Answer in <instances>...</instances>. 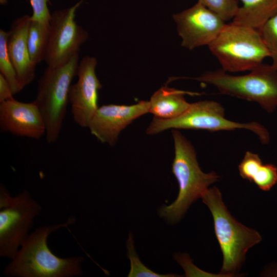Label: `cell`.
<instances>
[{"label":"cell","mask_w":277,"mask_h":277,"mask_svg":"<svg viewBox=\"0 0 277 277\" xmlns=\"http://www.w3.org/2000/svg\"><path fill=\"white\" fill-rule=\"evenodd\" d=\"M83 0L73 6L55 10L50 20V37L45 61L55 66L78 53L81 46L88 38L87 32L75 19L77 8Z\"/></svg>","instance_id":"9"},{"label":"cell","mask_w":277,"mask_h":277,"mask_svg":"<svg viewBox=\"0 0 277 277\" xmlns=\"http://www.w3.org/2000/svg\"><path fill=\"white\" fill-rule=\"evenodd\" d=\"M263 274L267 276H277V264L270 265L264 270Z\"/></svg>","instance_id":"26"},{"label":"cell","mask_w":277,"mask_h":277,"mask_svg":"<svg viewBox=\"0 0 277 277\" xmlns=\"http://www.w3.org/2000/svg\"><path fill=\"white\" fill-rule=\"evenodd\" d=\"M175 259L182 266L185 271L186 276H216L215 274H212L208 272H204L195 266L191 260L187 255L183 254H176L174 255Z\"/></svg>","instance_id":"24"},{"label":"cell","mask_w":277,"mask_h":277,"mask_svg":"<svg viewBox=\"0 0 277 277\" xmlns=\"http://www.w3.org/2000/svg\"><path fill=\"white\" fill-rule=\"evenodd\" d=\"M226 22L234 17L239 8L237 0H198Z\"/></svg>","instance_id":"22"},{"label":"cell","mask_w":277,"mask_h":277,"mask_svg":"<svg viewBox=\"0 0 277 277\" xmlns=\"http://www.w3.org/2000/svg\"><path fill=\"white\" fill-rule=\"evenodd\" d=\"M246 74L233 75L222 69L194 79L213 86L222 93L255 102L268 113L277 108V69L263 63Z\"/></svg>","instance_id":"6"},{"label":"cell","mask_w":277,"mask_h":277,"mask_svg":"<svg viewBox=\"0 0 277 277\" xmlns=\"http://www.w3.org/2000/svg\"><path fill=\"white\" fill-rule=\"evenodd\" d=\"M5 1L7 2V0H5ZM1 4H4V3H5L4 0H1Z\"/></svg>","instance_id":"27"},{"label":"cell","mask_w":277,"mask_h":277,"mask_svg":"<svg viewBox=\"0 0 277 277\" xmlns=\"http://www.w3.org/2000/svg\"><path fill=\"white\" fill-rule=\"evenodd\" d=\"M97 64L92 56L84 57L78 64L77 81L71 86L69 103L73 118L79 126L87 128L94 113L98 108V91L102 85L95 73Z\"/></svg>","instance_id":"11"},{"label":"cell","mask_w":277,"mask_h":277,"mask_svg":"<svg viewBox=\"0 0 277 277\" xmlns=\"http://www.w3.org/2000/svg\"><path fill=\"white\" fill-rule=\"evenodd\" d=\"M127 256L130 261L129 277H173L179 276L174 274H162L156 273L145 266L140 261L134 249L132 234L129 233L127 241Z\"/></svg>","instance_id":"20"},{"label":"cell","mask_w":277,"mask_h":277,"mask_svg":"<svg viewBox=\"0 0 277 277\" xmlns=\"http://www.w3.org/2000/svg\"><path fill=\"white\" fill-rule=\"evenodd\" d=\"M13 95L9 84L0 73V103L13 98Z\"/></svg>","instance_id":"25"},{"label":"cell","mask_w":277,"mask_h":277,"mask_svg":"<svg viewBox=\"0 0 277 277\" xmlns=\"http://www.w3.org/2000/svg\"><path fill=\"white\" fill-rule=\"evenodd\" d=\"M0 128L2 132L36 140L46 134L45 121L35 102L24 103L13 97L0 103Z\"/></svg>","instance_id":"13"},{"label":"cell","mask_w":277,"mask_h":277,"mask_svg":"<svg viewBox=\"0 0 277 277\" xmlns=\"http://www.w3.org/2000/svg\"><path fill=\"white\" fill-rule=\"evenodd\" d=\"M238 169L241 177L254 183L260 189L269 191L277 183V167L264 164L259 155L246 152Z\"/></svg>","instance_id":"16"},{"label":"cell","mask_w":277,"mask_h":277,"mask_svg":"<svg viewBox=\"0 0 277 277\" xmlns=\"http://www.w3.org/2000/svg\"><path fill=\"white\" fill-rule=\"evenodd\" d=\"M192 93L163 86L155 92L149 102V113L162 120H171L184 113L190 103L184 97Z\"/></svg>","instance_id":"15"},{"label":"cell","mask_w":277,"mask_h":277,"mask_svg":"<svg viewBox=\"0 0 277 277\" xmlns=\"http://www.w3.org/2000/svg\"><path fill=\"white\" fill-rule=\"evenodd\" d=\"M183 47L192 50L208 46L226 24L220 15L198 2L173 15Z\"/></svg>","instance_id":"10"},{"label":"cell","mask_w":277,"mask_h":277,"mask_svg":"<svg viewBox=\"0 0 277 277\" xmlns=\"http://www.w3.org/2000/svg\"><path fill=\"white\" fill-rule=\"evenodd\" d=\"M259 31L271 59V65L277 69V14L266 22Z\"/></svg>","instance_id":"21"},{"label":"cell","mask_w":277,"mask_h":277,"mask_svg":"<svg viewBox=\"0 0 277 277\" xmlns=\"http://www.w3.org/2000/svg\"><path fill=\"white\" fill-rule=\"evenodd\" d=\"M8 32L0 30V73L2 74L10 85L13 95L20 91L17 74L14 65L10 59L7 48Z\"/></svg>","instance_id":"19"},{"label":"cell","mask_w":277,"mask_h":277,"mask_svg":"<svg viewBox=\"0 0 277 277\" xmlns=\"http://www.w3.org/2000/svg\"><path fill=\"white\" fill-rule=\"evenodd\" d=\"M232 21L259 30L270 18L277 14V0H240Z\"/></svg>","instance_id":"17"},{"label":"cell","mask_w":277,"mask_h":277,"mask_svg":"<svg viewBox=\"0 0 277 277\" xmlns=\"http://www.w3.org/2000/svg\"><path fill=\"white\" fill-rule=\"evenodd\" d=\"M202 199L212 215L215 234L223 256L220 273L224 276H235L248 250L260 243L262 236L257 231L243 225L232 216L217 187L208 188Z\"/></svg>","instance_id":"3"},{"label":"cell","mask_w":277,"mask_h":277,"mask_svg":"<svg viewBox=\"0 0 277 277\" xmlns=\"http://www.w3.org/2000/svg\"><path fill=\"white\" fill-rule=\"evenodd\" d=\"M174 157L172 172L179 185L176 200L159 210L161 217L173 223L179 221L190 206L202 197L220 176L214 171L205 173L197 162L195 151L190 142L177 129H172Z\"/></svg>","instance_id":"2"},{"label":"cell","mask_w":277,"mask_h":277,"mask_svg":"<svg viewBox=\"0 0 277 277\" xmlns=\"http://www.w3.org/2000/svg\"><path fill=\"white\" fill-rule=\"evenodd\" d=\"M49 0H30L33 10L31 19L44 24H49L51 14L47 6Z\"/></svg>","instance_id":"23"},{"label":"cell","mask_w":277,"mask_h":277,"mask_svg":"<svg viewBox=\"0 0 277 277\" xmlns=\"http://www.w3.org/2000/svg\"><path fill=\"white\" fill-rule=\"evenodd\" d=\"M50 23L31 20L29 24L27 45L32 63L36 66L45 61L50 37Z\"/></svg>","instance_id":"18"},{"label":"cell","mask_w":277,"mask_h":277,"mask_svg":"<svg viewBox=\"0 0 277 277\" xmlns=\"http://www.w3.org/2000/svg\"><path fill=\"white\" fill-rule=\"evenodd\" d=\"M31 16L25 15L15 19L8 32L7 48L14 65L21 90L35 77V65L31 61L27 35Z\"/></svg>","instance_id":"14"},{"label":"cell","mask_w":277,"mask_h":277,"mask_svg":"<svg viewBox=\"0 0 277 277\" xmlns=\"http://www.w3.org/2000/svg\"><path fill=\"white\" fill-rule=\"evenodd\" d=\"M78 53L55 66H48L38 80L34 101L39 109L46 125L48 143L57 141L61 133L69 103L71 82L77 75Z\"/></svg>","instance_id":"4"},{"label":"cell","mask_w":277,"mask_h":277,"mask_svg":"<svg viewBox=\"0 0 277 277\" xmlns=\"http://www.w3.org/2000/svg\"><path fill=\"white\" fill-rule=\"evenodd\" d=\"M70 216L62 224L42 226L29 234L15 255L5 267L4 274L10 277H73L82 275L84 258H62L49 249L47 239L53 231L75 222Z\"/></svg>","instance_id":"1"},{"label":"cell","mask_w":277,"mask_h":277,"mask_svg":"<svg viewBox=\"0 0 277 277\" xmlns=\"http://www.w3.org/2000/svg\"><path fill=\"white\" fill-rule=\"evenodd\" d=\"M169 129L212 132L244 129L254 133L263 144H267L270 141L269 132L264 126L256 122L241 123L227 119L224 107L213 101L190 103L184 113L173 119L162 120L154 117L146 129V133L154 135Z\"/></svg>","instance_id":"7"},{"label":"cell","mask_w":277,"mask_h":277,"mask_svg":"<svg viewBox=\"0 0 277 277\" xmlns=\"http://www.w3.org/2000/svg\"><path fill=\"white\" fill-rule=\"evenodd\" d=\"M208 47L227 72L251 71L269 57L259 30L233 21Z\"/></svg>","instance_id":"5"},{"label":"cell","mask_w":277,"mask_h":277,"mask_svg":"<svg viewBox=\"0 0 277 277\" xmlns=\"http://www.w3.org/2000/svg\"><path fill=\"white\" fill-rule=\"evenodd\" d=\"M0 256L12 259L29 236L41 206L26 190L11 196L0 187Z\"/></svg>","instance_id":"8"},{"label":"cell","mask_w":277,"mask_h":277,"mask_svg":"<svg viewBox=\"0 0 277 277\" xmlns=\"http://www.w3.org/2000/svg\"><path fill=\"white\" fill-rule=\"evenodd\" d=\"M149 102L142 101L131 105L108 104L99 106L88 128L103 143L113 146L121 131L134 120L149 113Z\"/></svg>","instance_id":"12"}]
</instances>
